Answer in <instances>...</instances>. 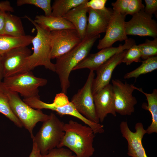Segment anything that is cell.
I'll use <instances>...</instances> for the list:
<instances>
[{"instance_id":"13","label":"cell","mask_w":157,"mask_h":157,"mask_svg":"<svg viewBox=\"0 0 157 157\" xmlns=\"http://www.w3.org/2000/svg\"><path fill=\"white\" fill-rule=\"evenodd\" d=\"M135 131L132 132L126 121L122 122L120 125L122 136L127 142V154L131 157H148L142 144V139L147 133L146 130L140 122L135 124Z\"/></svg>"},{"instance_id":"2","label":"cell","mask_w":157,"mask_h":157,"mask_svg":"<svg viewBox=\"0 0 157 157\" xmlns=\"http://www.w3.org/2000/svg\"><path fill=\"white\" fill-rule=\"evenodd\" d=\"M100 35L85 36L78 45L66 53L56 59L55 71L58 75L61 92L66 94L70 87L69 76L74 68L89 54Z\"/></svg>"},{"instance_id":"4","label":"cell","mask_w":157,"mask_h":157,"mask_svg":"<svg viewBox=\"0 0 157 157\" xmlns=\"http://www.w3.org/2000/svg\"><path fill=\"white\" fill-rule=\"evenodd\" d=\"M23 100L35 109H48L54 111L61 115H67L74 117L90 127L95 134L103 133L104 131L103 125L92 122L80 114L71 102L69 101L66 94L64 93L57 94L53 103L50 104L42 101L39 97L24 99Z\"/></svg>"},{"instance_id":"35","label":"cell","mask_w":157,"mask_h":157,"mask_svg":"<svg viewBox=\"0 0 157 157\" xmlns=\"http://www.w3.org/2000/svg\"><path fill=\"white\" fill-rule=\"evenodd\" d=\"M0 9L6 12H13L14 11L13 8L8 1H0Z\"/></svg>"},{"instance_id":"5","label":"cell","mask_w":157,"mask_h":157,"mask_svg":"<svg viewBox=\"0 0 157 157\" xmlns=\"http://www.w3.org/2000/svg\"><path fill=\"white\" fill-rule=\"evenodd\" d=\"M0 83V90L8 96L10 106L13 112L27 130L33 139V130L39 122H43L48 119L50 115L43 113L41 110L34 109L22 100L17 93L12 91Z\"/></svg>"},{"instance_id":"24","label":"cell","mask_w":157,"mask_h":157,"mask_svg":"<svg viewBox=\"0 0 157 157\" xmlns=\"http://www.w3.org/2000/svg\"><path fill=\"white\" fill-rule=\"evenodd\" d=\"M88 0H55L52 7L51 15L63 17L72 8L82 4Z\"/></svg>"},{"instance_id":"38","label":"cell","mask_w":157,"mask_h":157,"mask_svg":"<svg viewBox=\"0 0 157 157\" xmlns=\"http://www.w3.org/2000/svg\"><path fill=\"white\" fill-rule=\"evenodd\" d=\"M3 78V76L2 56L0 55V83L2 82L1 80Z\"/></svg>"},{"instance_id":"11","label":"cell","mask_w":157,"mask_h":157,"mask_svg":"<svg viewBox=\"0 0 157 157\" xmlns=\"http://www.w3.org/2000/svg\"><path fill=\"white\" fill-rule=\"evenodd\" d=\"M135 44L134 40L128 38L123 45L118 47H111L101 49L99 52L89 54L73 69V71L88 68L90 71L96 70L100 66L116 54L128 49Z\"/></svg>"},{"instance_id":"34","label":"cell","mask_w":157,"mask_h":157,"mask_svg":"<svg viewBox=\"0 0 157 157\" xmlns=\"http://www.w3.org/2000/svg\"><path fill=\"white\" fill-rule=\"evenodd\" d=\"M107 0H88L86 3L87 7L94 10H100L104 9Z\"/></svg>"},{"instance_id":"20","label":"cell","mask_w":157,"mask_h":157,"mask_svg":"<svg viewBox=\"0 0 157 157\" xmlns=\"http://www.w3.org/2000/svg\"><path fill=\"white\" fill-rule=\"evenodd\" d=\"M33 20L41 28L50 32L65 29H75L71 23L63 17L38 15Z\"/></svg>"},{"instance_id":"15","label":"cell","mask_w":157,"mask_h":157,"mask_svg":"<svg viewBox=\"0 0 157 157\" xmlns=\"http://www.w3.org/2000/svg\"><path fill=\"white\" fill-rule=\"evenodd\" d=\"M31 53L27 46H24L13 49L2 55L3 78L17 74Z\"/></svg>"},{"instance_id":"30","label":"cell","mask_w":157,"mask_h":157,"mask_svg":"<svg viewBox=\"0 0 157 157\" xmlns=\"http://www.w3.org/2000/svg\"><path fill=\"white\" fill-rule=\"evenodd\" d=\"M41 157H76L73 152L68 148H55L50 150Z\"/></svg>"},{"instance_id":"31","label":"cell","mask_w":157,"mask_h":157,"mask_svg":"<svg viewBox=\"0 0 157 157\" xmlns=\"http://www.w3.org/2000/svg\"><path fill=\"white\" fill-rule=\"evenodd\" d=\"M145 6L141 0H130L126 10V15L132 16L144 10Z\"/></svg>"},{"instance_id":"19","label":"cell","mask_w":157,"mask_h":157,"mask_svg":"<svg viewBox=\"0 0 157 157\" xmlns=\"http://www.w3.org/2000/svg\"><path fill=\"white\" fill-rule=\"evenodd\" d=\"M87 1L72 8L63 17L73 24L82 40L85 37L87 25Z\"/></svg>"},{"instance_id":"17","label":"cell","mask_w":157,"mask_h":157,"mask_svg":"<svg viewBox=\"0 0 157 157\" xmlns=\"http://www.w3.org/2000/svg\"><path fill=\"white\" fill-rule=\"evenodd\" d=\"M127 50L116 54L96 70L97 76L94 79L92 85L93 95L110 84L114 70L118 65L122 63L123 58Z\"/></svg>"},{"instance_id":"18","label":"cell","mask_w":157,"mask_h":157,"mask_svg":"<svg viewBox=\"0 0 157 157\" xmlns=\"http://www.w3.org/2000/svg\"><path fill=\"white\" fill-rule=\"evenodd\" d=\"M93 95L96 111L100 122H103L108 114L116 116L111 84L107 85Z\"/></svg>"},{"instance_id":"33","label":"cell","mask_w":157,"mask_h":157,"mask_svg":"<svg viewBox=\"0 0 157 157\" xmlns=\"http://www.w3.org/2000/svg\"><path fill=\"white\" fill-rule=\"evenodd\" d=\"M145 6L144 11L147 14L153 16V14L157 17V0H145Z\"/></svg>"},{"instance_id":"27","label":"cell","mask_w":157,"mask_h":157,"mask_svg":"<svg viewBox=\"0 0 157 157\" xmlns=\"http://www.w3.org/2000/svg\"><path fill=\"white\" fill-rule=\"evenodd\" d=\"M141 58L143 60L157 56V37L153 40L146 39L145 42L138 45Z\"/></svg>"},{"instance_id":"21","label":"cell","mask_w":157,"mask_h":157,"mask_svg":"<svg viewBox=\"0 0 157 157\" xmlns=\"http://www.w3.org/2000/svg\"><path fill=\"white\" fill-rule=\"evenodd\" d=\"M135 90H137L146 96L147 104L144 103L142 106L144 110L149 111L151 117V124L146 129L147 133L150 134L157 133V90L154 89L151 93L144 92L141 88L134 86Z\"/></svg>"},{"instance_id":"32","label":"cell","mask_w":157,"mask_h":157,"mask_svg":"<svg viewBox=\"0 0 157 157\" xmlns=\"http://www.w3.org/2000/svg\"><path fill=\"white\" fill-rule=\"evenodd\" d=\"M130 0H117L115 2L112 3L111 5L113 7V10L126 15V10Z\"/></svg>"},{"instance_id":"8","label":"cell","mask_w":157,"mask_h":157,"mask_svg":"<svg viewBox=\"0 0 157 157\" xmlns=\"http://www.w3.org/2000/svg\"><path fill=\"white\" fill-rule=\"evenodd\" d=\"M94 76V71H90L84 85L73 96L71 101L77 111L86 118L92 122L99 123L92 92Z\"/></svg>"},{"instance_id":"7","label":"cell","mask_w":157,"mask_h":157,"mask_svg":"<svg viewBox=\"0 0 157 157\" xmlns=\"http://www.w3.org/2000/svg\"><path fill=\"white\" fill-rule=\"evenodd\" d=\"M9 90L20 94L24 99L40 97L38 88L46 85L47 80L35 76L31 71L3 78L2 82Z\"/></svg>"},{"instance_id":"22","label":"cell","mask_w":157,"mask_h":157,"mask_svg":"<svg viewBox=\"0 0 157 157\" xmlns=\"http://www.w3.org/2000/svg\"><path fill=\"white\" fill-rule=\"evenodd\" d=\"M33 37L30 35L18 37L0 35V55L17 47L27 46L31 43Z\"/></svg>"},{"instance_id":"6","label":"cell","mask_w":157,"mask_h":157,"mask_svg":"<svg viewBox=\"0 0 157 157\" xmlns=\"http://www.w3.org/2000/svg\"><path fill=\"white\" fill-rule=\"evenodd\" d=\"M49 115V119L43 122L32 139L42 155L46 154L50 150L57 147L65 134V123L53 113H51Z\"/></svg>"},{"instance_id":"1","label":"cell","mask_w":157,"mask_h":157,"mask_svg":"<svg viewBox=\"0 0 157 157\" xmlns=\"http://www.w3.org/2000/svg\"><path fill=\"white\" fill-rule=\"evenodd\" d=\"M63 130L64 135L57 148L65 147L76 157H90L93 155L95 134L90 127L70 120L64 124Z\"/></svg>"},{"instance_id":"37","label":"cell","mask_w":157,"mask_h":157,"mask_svg":"<svg viewBox=\"0 0 157 157\" xmlns=\"http://www.w3.org/2000/svg\"><path fill=\"white\" fill-rule=\"evenodd\" d=\"M42 155L36 144L33 142L31 151L29 157H41Z\"/></svg>"},{"instance_id":"12","label":"cell","mask_w":157,"mask_h":157,"mask_svg":"<svg viewBox=\"0 0 157 157\" xmlns=\"http://www.w3.org/2000/svg\"><path fill=\"white\" fill-rule=\"evenodd\" d=\"M152 17L141 10L132 16L131 19L126 22L127 35L157 37V23Z\"/></svg>"},{"instance_id":"29","label":"cell","mask_w":157,"mask_h":157,"mask_svg":"<svg viewBox=\"0 0 157 157\" xmlns=\"http://www.w3.org/2000/svg\"><path fill=\"white\" fill-rule=\"evenodd\" d=\"M141 53L138 46L135 44L127 50L123 58L122 63L129 65L133 62L141 61Z\"/></svg>"},{"instance_id":"10","label":"cell","mask_w":157,"mask_h":157,"mask_svg":"<svg viewBox=\"0 0 157 157\" xmlns=\"http://www.w3.org/2000/svg\"><path fill=\"white\" fill-rule=\"evenodd\" d=\"M50 37L51 59H56L66 53L82 40L75 29L52 31Z\"/></svg>"},{"instance_id":"16","label":"cell","mask_w":157,"mask_h":157,"mask_svg":"<svg viewBox=\"0 0 157 157\" xmlns=\"http://www.w3.org/2000/svg\"><path fill=\"white\" fill-rule=\"evenodd\" d=\"M86 36L91 37L105 33L113 17L114 11L110 8L100 10L88 8Z\"/></svg>"},{"instance_id":"28","label":"cell","mask_w":157,"mask_h":157,"mask_svg":"<svg viewBox=\"0 0 157 157\" xmlns=\"http://www.w3.org/2000/svg\"><path fill=\"white\" fill-rule=\"evenodd\" d=\"M50 0H17L16 4L20 6L26 4L34 5L41 9L44 12L45 15H51L52 7Z\"/></svg>"},{"instance_id":"25","label":"cell","mask_w":157,"mask_h":157,"mask_svg":"<svg viewBox=\"0 0 157 157\" xmlns=\"http://www.w3.org/2000/svg\"><path fill=\"white\" fill-rule=\"evenodd\" d=\"M141 65L134 70L125 74L124 79L135 78L140 75L152 72L157 69V56L141 61Z\"/></svg>"},{"instance_id":"23","label":"cell","mask_w":157,"mask_h":157,"mask_svg":"<svg viewBox=\"0 0 157 157\" xmlns=\"http://www.w3.org/2000/svg\"><path fill=\"white\" fill-rule=\"evenodd\" d=\"M4 34L15 37L26 35L21 18L9 12L5 13Z\"/></svg>"},{"instance_id":"14","label":"cell","mask_w":157,"mask_h":157,"mask_svg":"<svg viewBox=\"0 0 157 157\" xmlns=\"http://www.w3.org/2000/svg\"><path fill=\"white\" fill-rule=\"evenodd\" d=\"M114 11L113 17L104 38L99 40L97 48L99 50L112 47L115 42L126 41L128 38L126 31V15Z\"/></svg>"},{"instance_id":"9","label":"cell","mask_w":157,"mask_h":157,"mask_svg":"<svg viewBox=\"0 0 157 157\" xmlns=\"http://www.w3.org/2000/svg\"><path fill=\"white\" fill-rule=\"evenodd\" d=\"M116 113L122 115H130L135 111L134 106L137 101L133 95L134 86L118 79L112 80Z\"/></svg>"},{"instance_id":"26","label":"cell","mask_w":157,"mask_h":157,"mask_svg":"<svg viewBox=\"0 0 157 157\" xmlns=\"http://www.w3.org/2000/svg\"><path fill=\"white\" fill-rule=\"evenodd\" d=\"M0 113L3 115L19 128L23 127L19 119L15 115L10 105L6 94L0 90Z\"/></svg>"},{"instance_id":"3","label":"cell","mask_w":157,"mask_h":157,"mask_svg":"<svg viewBox=\"0 0 157 157\" xmlns=\"http://www.w3.org/2000/svg\"><path fill=\"white\" fill-rule=\"evenodd\" d=\"M24 17L34 26L37 30V34L32 40L33 53L26 58L23 66L16 74L31 71L40 66L55 72V64L51 62L50 57V32L41 28L28 16L25 15Z\"/></svg>"},{"instance_id":"36","label":"cell","mask_w":157,"mask_h":157,"mask_svg":"<svg viewBox=\"0 0 157 157\" xmlns=\"http://www.w3.org/2000/svg\"><path fill=\"white\" fill-rule=\"evenodd\" d=\"M5 12L0 9V35L4 34Z\"/></svg>"}]
</instances>
